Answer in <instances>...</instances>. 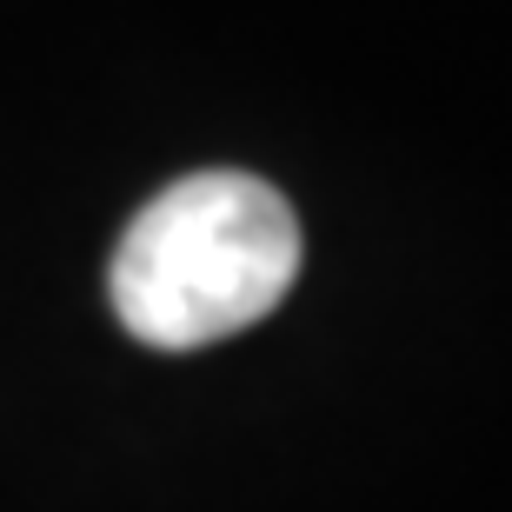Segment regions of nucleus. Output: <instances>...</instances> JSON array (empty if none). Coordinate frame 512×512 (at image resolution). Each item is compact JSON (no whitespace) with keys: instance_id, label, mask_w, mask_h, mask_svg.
<instances>
[{"instance_id":"f257e3e1","label":"nucleus","mask_w":512,"mask_h":512,"mask_svg":"<svg viewBox=\"0 0 512 512\" xmlns=\"http://www.w3.org/2000/svg\"><path fill=\"white\" fill-rule=\"evenodd\" d=\"M300 280V220L253 173L213 167L153 193L120 233L107 300L140 346L193 353L233 340Z\"/></svg>"}]
</instances>
